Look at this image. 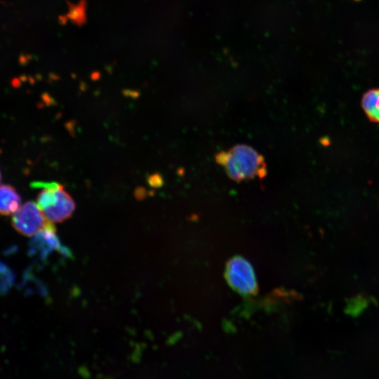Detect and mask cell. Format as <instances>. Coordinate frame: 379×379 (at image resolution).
<instances>
[{
	"label": "cell",
	"mask_w": 379,
	"mask_h": 379,
	"mask_svg": "<svg viewBox=\"0 0 379 379\" xmlns=\"http://www.w3.org/2000/svg\"><path fill=\"white\" fill-rule=\"evenodd\" d=\"M217 161L234 180L241 181L262 178L266 174V164L262 155L251 147L238 145L216 156Z\"/></svg>",
	"instance_id": "6da1fadb"
},
{
	"label": "cell",
	"mask_w": 379,
	"mask_h": 379,
	"mask_svg": "<svg viewBox=\"0 0 379 379\" xmlns=\"http://www.w3.org/2000/svg\"><path fill=\"white\" fill-rule=\"evenodd\" d=\"M33 185L42 188L36 197V204L50 222H62L74 213L75 202L61 184L40 182Z\"/></svg>",
	"instance_id": "7a4b0ae2"
},
{
	"label": "cell",
	"mask_w": 379,
	"mask_h": 379,
	"mask_svg": "<svg viewBox=\"0 0 379 379\" xmlns=\"http://www.w3.org/2000/svg\"><path fill=\"white\" fill-rule=\"evenodd\" d=\"M50 221L34 201H27L20 206L13 214L12 224L20 234L33 237L41 231Z\"/></svg>",
	"instance_id": "3957f363"
},
{
	"label": "cell",
	"mask_w": 379,
	"mask_h": 379,
	"mask_svg": "<svg viewBox=\"0 0 379 379\" xmlns=\"http://www.w3.org/2000/svg\"><path fill=\"white\" fill-rule=\"evenodd\" d=\"M226 274L229 284L239 293L251 294L255 291L256 280L253 270L244 258L236 257L231 260Z\"/></svg>",
	"instance_id": "277c9868"
},
{
	"label": "cell",
	"mask_w": 379,
	"mask_h": 379,
	"mask_svg": "<svg viewBox=\"0 0 379 379\" xmlns=\"http://www.w3.org/2000/svg\"><path fill=\"white\" fill-rule=\"evenodd\" d=\"M29 252L32 255L44 258L54 250L64 251L53 227L50 222L41 231L32 237L29 242Z\"/></svg>",
	"instance_id": "5b68a950"
},
{
	"label": "cell",
	"mask_w": 379,
	"mask_h": 379,
	"mask_svg": "<svg viewBox=\"0 0 379 379\" xmlns=\"http://www.w3.org/2000/svg\"><path fill=\"white\" fill-rule=\"evenodd\" d=\"M21 206V199L11 185H0V214L8 215L14 214Z\"/></svg>",
	"instance_id": "8992f818"
},
{
	"label": "cell",
	"mask_w": 379,
	"mask_h": 379,
	"mask_svg": "<svg viewBox=\"0 0 379 379\" xmlns=\"http://www.w3.org/2000/svg\"><path fill=\"white\" fill-rule=\"evenodd\" d=\"M361 105L369 120L379 123V88L366 91L362 97Z\"/></svg>",
	"instance_id": "52a82bcc"
},
{
	"label": "cell",
	"mask_w": 379,
	"mask_h": 379,
	"mask_svg": "<svg viewBox=\"0 0 379 379\" xmlns=\"http://www.w3.org/2000/svg\"><path fill=\"white\" fill-rule=\"evenodd\" d=\"M68 5L69 8V11L67 15L68 18L78 25H82L86 20L85 0H81V3L77 6L69 3H68Z\"/></svg>",
	"instance_id": "ba28073f"
},
{
	"label": "cell",
	"mask_w": 379,
	"mask_h": 379,
	"mask_svg": "<svg viewBox=\"0 0 379 379\" xmlns=\"http://www.w3.org/2000/svg\"><path fill=\"white\" fill-rule=\"evenodd\" d=\"M14 281L13 273L4 263L0 262V291L6 293L12 286Z\"/></svg>",
	"instance_id": "9c48e42d"
},
{
	"label": "cell",
	"mask_w": 379,
	"mask_h": 379,
	"mask_svg": "<svg viewBox=\"0 0 379 379\" xmlns=\"http://www.w3.org/2000/svg\"><path fill=\"white\" fill-rule=\"evenodd\" d=\"M100 77V73L99 72H93L91 74V78L93 80H98Z\"/></svg>",
	"instance_id": "30bf717a"
},
{
	"label": "cell",
	"mask_w": 379,
	"mask_h": 379,
	"mask_svg": "<svg viewBox=\"0 0 379 379\" xmlns=\"http://www.w3.org/2000/svg\"><path fill=\"white\" fill-rule=\"evenodd\" d=\"M68 17L67 15H60L59 17V22L62 24V25H65L67 22V20H68Z\"/></svg>",
	"instance_id": "8fae6325"
},
{
	"label": "cell",
	"mask_w": 379,
	"mask_h": 379,
	"mask_svg": "<svg viewBox=\"0 0 379 379\" xmlns=\"http://www.w3.org/2000/svg\"><path fill=\"white\" fill-rule=\"evenodd\" d=\"M105 69L108 72H112V70H113L112 67L111 65H108V66H106L105 67Z\"/></svg>",
	"instance_id": "7c38bea8"
},
{
	"label": "cell",
	"mask_w": 379,
	"mask_h": 379,
	"mask_svg": "<svg viewBox=\"0 0 379 379\" xmlns=\"http://www.w3.org/2000/svg\"><path fill=\"white\" fill-rule=\"evenodd\" d=\"M72 77L73 78H75V77H77V76H76V74H72Z\"/></svg>",
	"instance_id": "4fadbf2b"
},
{
	"label": "cell",
	"mask_w": 379,
	"mask_h": 379,
	"mask_svg": "<svg viewBox=\"0 0 379 379\" xmlns=\"http://www.w3.org/2000/svg\"><path fill=\"white\" fill-rule=\"evenodd\" d=\"M1 172H0V181H1Z\"/></svg>",
	"instance_id": "5bb4252c"
}]
</instances>
